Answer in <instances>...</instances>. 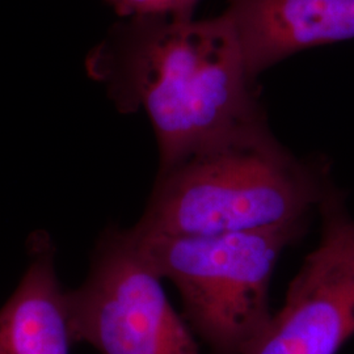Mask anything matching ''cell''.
<instances>
[{"mask_svg": "<svg viewBox=\"0 0 354 354\" xmlns=\"http://www.w3.org/2000/svg\"><path fill=\"white\" fill-rule=\"evenodd\" d=\"M87 68L120 112L149 117L159 169L266 120L223 13L124 19L89 54Z\"/></svg>", "mask_w": 354, "mask_h": 354, "instance_id": "obj_1", "label": "cell"}, {"mask_svg": "<svg viewBox=\"0 0 354 354\" xmlns=\"http://www.w3.org/2000/svg\"><path fill=\"white\" fill-rule=\"evenodd\" d=\"M333 184L279 142L266 120L159 169L136 230L194 235L310 219Z\"/></svg>", "mask_w": 354, "mask_h": 354, "instance_id": "obj_2", "label": "cell"}, {"mask_svg": "<svg viewBox=\"0 0 354 354\" xmlns=\"http://www.w3.org/2000/svg\"><path fill=\"white\" fill-rule=\"evenodd\" d=\"M307 227L308 219L194 235L130 230L152 272L176 286L184 320L212 353L247 354L274 315L270 283L277 261Z\"/></svg>", "mask_w": 354, "mask_h": 354, "instance_id": "obj_3", "label": "cell"}, {"mask_svg": "<svg viewBox=\"0 0 354 354\" xmlns=\"http://www.w3.org/2000/svg\"><path fill=\"white\" fill-rule=\"evenodd\" d=\"M130 228H106L86 281L66 290L74 342L100 354H203Z\"/></svg>", "mask_w": 354, "mask_h": 354, "instance_id": "obj_4", "label": "cell"}, {"mask_svg": "<svg viewBox=\"0 0 354 354\" xmlns=\"http://www.w3.org/2000/svg\"><path fill=\"white\" fill-rule=\"evenodd\" d=\"M320 241L291 279L282 308L247 354H337L354 335V218L330 187Z\"/></svg>", "mask_w": 354, "mask_h": 354, "instance_id": "obj_5", "label": "cell"}, {"mask_svg": "<svg viewBox=\"0 0 354 354\" xmlns=\"http://www.w3.org/2000/svg\"><path fill=\"white\" fill-rule=\"evenodd\" d=\"M222 13L254 82L297 53L354 39V0H227Z\"/></svg>", "mask_w": 354, "mask_h": 354, "instance_id": "obj_6", "label": "cell"}, {"mask_svg": "<svg viewBox=\"0 0 354 354\" xmlns=\"http://www.w3.org/2000/svg\"><path fill=\"white\" fill-rule=\"evenodd\" d=\"M55 252L48 232L29 236L26 273L0 308V354H70L75 342Z\"/></svg>", "mask_w": 354, "mask_h": 354, "instance_id": "obj_7", "label": "cell"}, {"mask_svg": "<svg viewBox=\"0 0 354 354\" xmlns=\"http://www.w3.org/2000/svg\"><path fill=\"white\" fill-rule=\"evenodd\" d=\"M122 19L169 17L190 20L201 0H105Z\"/></svg>", "mask_w": 354, "mask_h": 354, "instance_id": "obj_8", "label": "cell"}]
</instances>
